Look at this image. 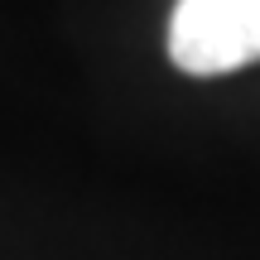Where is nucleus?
Returning <instances> with one entry per match:
<instances>
[{
	"mask_svg": "<svg viewBox=\"0 0 260 260\" xmlns=\"http://www.w3.org/2000/svg\"><path fill=\"white\" fill-rule=\"evenodd\" d=\"M169 58L193 77L260 63V0H178L169 15Z\"/></svg>",
	"mask_w": 260,
	"mask_h": 260,
	"instance_id": "f257e3e1",
	"label": "nucleus"
}]
</instances>
